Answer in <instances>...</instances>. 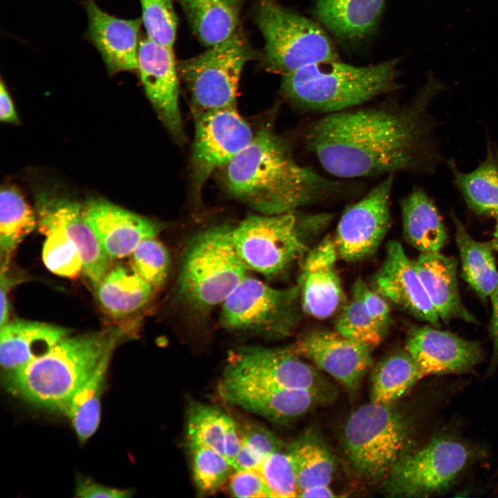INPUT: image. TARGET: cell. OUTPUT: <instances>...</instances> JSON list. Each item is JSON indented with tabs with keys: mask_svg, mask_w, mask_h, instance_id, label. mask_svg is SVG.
<instances>
[{
	"mask_svg": "<svg viewBox=\"0 0 498 498\" xmlns=\"http://www.w3.org/2000/svg\"><path fill=\"white\" fill-rule=\"evenodd\" d=\"M443 89L431 73L407 103L365 104L322 115L304 128V146L336 178L421 171L432 155L427 109Z\"/></svg>",
	"mask_w": 498,
	"mask_h": 498,
	"instance_id": "1",
	"label": "cell"
},
{
	"mask_svg": "<svg viewBox=\"0 0 498 498\" xmlns=\"http://www.w3.org/2000/svg\"><path fill=\"white\" fill-rule=\"evenodd\" d=\"M230 194L262 214H277L349 194L352 187L299 164L269 125L223 168Z\"/></svg>",
	"mask_w": 498,
	"mask_h": 498,
	"instance_id": "2",
	"label": "cell"
},
{
	"mask_svg": "<svg viewBox=\"0 0 498 498\" xmlns=\"http://www.w3.org/2000/svg\"><path fill=\"white\" fill-rule=\"evenodd\" d=\"M122 327L70 336L21 369L7 376L10 391L44 408L64 412L79 388L112 352Z\"/></svg>",
	"mask_w": 498,
	"mask_h": 498,
	"instance_id": "3",
	"label": "cell"
},
{
	"mask_svg": "<svg viewBox=\"0 0 498 498\" xmlns=\"http://www.w3.org/2000/svg\"><path fill=\"white\" fill-rule=\"evenodd\" d=\"M398 60L355 66L324 61L282 75L280 93L297 111L324 115L365 105L400 89Z\"/></svg>",
	"mask_w": 498,
	"mask_h": 498,
	"instance_id": "4",
	"label": "cell"
},
{
	"mask_svg": "<svg viewBox=\"0 0 498 498\" xmlns=\"http://www.w3.org/2000/svg\"><path fill=\"white\" fill-rule=\"evenodd\" d=\"M231 227L216 225L194 235L181 255L176 282L177 301L205 316L221 304L248 275L234 248Z\"/></svg>",
	"mask_w": 498,
	"mask_h": 498,
	"instance_id": "5",
	"label": "cell"
},
{
	"mask_svg": "<svg viewBox=\"0 0 498 498\" xmlns=\"http://www.w3.org/2000/svg\"><path fill=\"white\" fill-rule=\"evenodd\" d=\"M332 218L328 213L304 214L299 210L251 215L231 227V239L248 270L272 278L302 259L311 248L309 242Z\"/></svg>",
	"mask_w": 498,
	"mask_h": 498,
	"instance_id": "6",
	"label": "cell"
},
{
	"mask_svg": "<svg viewBox=\"0 0 498 498\" xmlns=\"http://www.w3.org/2000/svg\"><path fill=\"white\" fill-rule=\"evenodd\" d=\"M255 21L264 38L263 64L269 72L283 75L339 59L331 39L318 24L275 0H260Z\"/></svg>",
	"mask_w": 498,
	"mask_h": 498,
	"instance_id": "7",
	"label": "cell"
},
{
	"mask_svg": "<svg viewBox=\"0 0 498 498\" xmlns=\"http://www.w3.org/2000/svg\"><path fill=\"white\" fill-rule=\"evenodd\" d=\"M412 428L405 415L370 402L356 409L344 428V443L355 470L371 481L385 479L408 452Z\"/></svg>",
	"mask_w": 498,
	"mask_h": 498,
	"instance_id": "8",
	"label": "cell"
},
{
	"mask_svg": "<svg viewBox=\"0 0 498 498\" xmlns=\"http://www.w3.org/2000/svg\"><path fill=\"white\" fill-rule=\"evenodd\" d=\"M255 55L238 30L230 39L178 64L190 99L193 118L237 107L239 82L244 65Z\"/></svg>",
	"mask_w": 498,
	"mask_h": 498,
	"instance_id": "9",
	"label": "cell"
},
{
	"mask_svg": "<svg viewBox=\"0 0 498 498\" xmlns=\"http://www.w3.org/2000/svg\"><path fill=\"white\" fill-rule=\"evenodd\" d=\"M297 285L276 288L248 275L221 304L220 323L233 332L284 338L300 317Z\"/></svg>",
	"mask_w": 498,
	"mask_h": 498,
	"instance_id": "10",
	"label": "cell"
},
{
	"mask_svg": "<svg viewBox=\"0 0 498 498\" xmlns=\"http://www.w3.org/2000/svg\"><path fill=\"white\" fill-rule=\"evenodd\" d=\"M470 448L451 437H437L406 453L384 479L393 497H425L448 490L469 463Z\"/></svg>",
	"mask_w": 498,
	"mask_h": 498,
	"instance_id": "11",
	"label": "cell"
},
{
	"mask_svg": "<svg viewBox=\"0 0 498 498\" xmlns=\"http://www.w3.org/2000/svg\"><path fill=\"white\" fill-rule=\"evenodd\" d=\"M194 120L191 169L193 189L198 194L212 174L244 149L255 134L237 107L209 111Z\"/></svg>",
	"mask_w": 498,
	"mask_h": 498,
	"instance_id": "12",
	"label": "cell"
},
{
	"mask_svg": "<svg viewBox=\"0 0 498 498\" xmlns=\"http://www.w3.org/2000/svg\"><path fill=\"white\" fill-rule=\"evenodd\" d=\"M394 176H385L342 214L333 239L341 259L349 262L359 261L379 247L390 225Z\"/></svg>",
	"mask_w": 498,
	"mask_h": 498,
	"instance_id": "13",
	"label": "cell"
},
{
	"mask_svg": "<svg viewBox=\"0 0 498 498\" xmlns=\"http://www.w3.org/2000/svg\"><path fill=\"white\" fill-rule=\"evenodd\" d=\"M222 377L293 389H324L315 369L288 347L249 346L232 349Z\"/></svg>",
	"mask_w": 498,
	"mask_h": 498,
	"instance_id": "14",
	"label": "cell"
},
{
	"mask_svg": "<svg viewBox=\"0 0 498 498\" xmlns=\"http://www.w3.org/2000/svg\"><path fill=\"white\" fill-rule=\"evenodd\" d=\"M288 348L351 390L370 367L374 349L336 331L324 330L304 334Z\"/></svg>",
	"mask_w": 498,
	"mask_h": 498,
	"instance_id": "15",
	"label": "cell"
},
{
	"mask_svg": "<svg viewBox=\"0 0 498 498\" xmlns=\"http://www.w3.org/2000/svg\"><path fill=\"white\" fill-rule=\"evenodd\" d=\"M137 71L158 116L173 138L183 142L178 72L172 48L157 44L148 37L140 40Z\"/></svg>",
	"mask_w": 498,
	"mask_h": 498,
	"instance_id": "16",
	"label": "cell"
},
{
	"mask_svg": "<svg viewBox=\"0 0 498 498\" xmlns=\"http://www.w3.org/2000/svg\"><path fill=\"white\" fill-rule=\"evenodd\" d=\"M405 350L423 377L470 372L483 356L479 342L468 340L431 324L412 327Z\"/></svg>",
	"mask_w": 498,
	"mask_h": 498,
	"instance_id": "17",
	"label": "cell"
},
{
	"mask_svg": "<svg viewBox=\"0 0 498 498\" xmlns=\"http://www.w3.org/2000/svg\"><path fill=\"white\" fill-rule=\"evenodd\" d=\"M217 391L225 402L280 423L305 414L322 398V391L223 377L219 382Z\"/></svg>",
	"mask_w": 498,
	"mask_h": 498,
	"instance_id": "18",
	"label": "cell"
},
{
	"mask_svg": "<svg viewBox=\"0 0 498 498\" xmlns=\"http://www.w3.org/2000/svg\"><path fill=\"white\" fill-rule=\"evenodd\" d=\"M376 290L415 318L440 328L438 316L425 287L402 245L387 243L384 261L374 277Z\"/></svg>",
	"mask_w": 498,
	"mask_h": 498,
	"instance_id": "19",
	"label": "cell"
},
{
	"mask_svg": "<svg viewBox=\"0 0 498 498\" xmlns=\"http://www.w3.org/2000/svg\"><path fill=\"white\" fill-rule=\"evenodd\" d=\"M338 256L334 240L327 236L302 259L297 284L301 306L315 318L330 317L342 302V286L336 268Z\"/></svg>",
	"mask_w": 498,
	"mask_h": 498,
	"instance_id": "20",
	"label": "cell"
},
{
	"mask_svg": "<svg viewBox=\"0 0 498 498\" xmlns=\"http://www.w3.org/2000/svg\"><path fill=\"white\" fill-rule=\"evenodd\" d=\"M84 212L111 259L130 255L142 240L157 237L163 227L159 222L100 198L89 200Z\"/></svg>",
	"mask_w": 498,
	"mask_h": 498,
	"instance_id": "21",
	"label": "cell"
},
{
	"mask_svg": "<svg viewBox=\"0 0 498 498\" xmlns=\"http://www.w3.org/2000/svg\"><path fill=\"white\" fill-rule=\"evenodd\" d=\"M35 201L37 212L49 215L62 225L79 250L82 269L96 288L109 270L111 258L86 221L84 208L50 190L36 192Z\"/></svg>",
	"mask_w": 498,
	"mask_h": 498,
	"instance_id": "22",
	"label": "cell"
},
{
	"mask_svg": "<svg viewBox=\"0 0 498 498\" xmlns=\"http://www.w3.org/2000/svg\"><path fill=\"white\" fill-rule=\"evenodd\" d=\"M87 38L97 48L110 74L137 71L141 19H123L101 10L93 0L84 2Z\"/></svg>",
	"mask_w": 498,
	"mask_h": 498,
	"instance_id": "23",
	"label": "cell"
},
{
	"mask_svg": "<svg viewBox=\"0 0 498 498\" xmlns=\"http://www.w3.org/2000/svg\"><path fill=\"white\" fill-rule=\"evenodd\" d=\"M412 261L441 321L461 320L477 323L460 297L454 257L439 252L421 253Z\"/></svg>",
	"mask_w": 498,
	"mask_h": 498,
	"instance_id": "24",
	"label": "cell"
},
{
	"mask_svg": "<svg viewBox=\"0 0 498 498\" xmlns=\"http://www.w3.org/2000/svg\"><path fill=\"white\" fill-rule=\"evenodd\" d=\"M71 334L67 328L39 322L16 320L0 327V363L10 375L47 353Z\"/></svg>",
	"mask_w": 498,
	"mask_h": 498,
	"instance_id": "25",
	"label": "cell"
},
{
	"mask_svg": "<svg viewBox=\"0 0 498 498\" xmlns=\"http://www.w3.org/2000/svg\"><path fill=\"white\" fill-rule=\"evenodd\" d=\"M385 0H315L317 18L333 35L356 43L376 29Z\"/></svg>",
	"mask_w": 498,
	"mask_h": 498,
	"instance_id": "26",
	"label": "cell"
},
{
	"mask_svg": "<svg viewBox=\"0 0 498 498\" xmlns=\"http://www.w3.org/2000/svg\"><path fill=\"white\" fill-rule=\"evenodd\" d=\"M405 241L421 253L439 252L446 243L447 232L430 196L415 186L400 201Z\"/></svg>",
	"mask_w": 498,
	"mask_h": 498,
	"instance_id": "27",
	"label": "cell"
},
{
	"mask_svg": "<svg viewBox=\"0 0 498 498\" xmlns=\"http://www.w3.org/2000/svg\"><path fill=\"white\" fill-rule=\"evenodd\" d=\"M199 41L208 48L238 30L243 0H177Z\"/></svg>",
	"mask_w": 498,
	"mask_h": 498,
	"instance_id": "28",
	"label": "cell"
},
{
	"mask_svg": "<svg viewBox=\"0 0 498 498\" xmlns=\"http://www.w3.org/2000/svg\"><path fill=\"white\" fill-rule=\"evenodd\" d=\"M187 433L189 445L211 448L232 464L241 444L239 430L231 417L205 405L194 404L190 407Z\"/></svg>",
	"mask_w": 498,
	"mask_h": 498,
	"instance_id": "29",
	"label": "cell"
},
{
	"mask_svg": "<svg viewBox=\"0 0 498 498\" xmlns=\"http://www.w3.org/2000/svg\"><path fill=\"white\" fill-rule=\"evenodd\" d=\"M462 277L481 299L485 300L498 286V270L490 242L473 239L461 221L452 214Z\"/></svg>",
	"mask_w": 498,
	"mask_h": 498,
	"instance_id": "30",
	"label": "cell"
},
{
	"mask_svg": "<svg viewBox=\"0 0 498 498\" xmlns=\"http://www.w3.org/2000/svg\"><path fill=\"white\" fill-rule=\"evenodd\" d=\"M95 288L102 308L115 317L129 315L140 310L154 290L131 268L121 266L109 270Z\"/></svg>",
	"mask_w": 498,
	"mask_h": 498,
	"instance_id": "31",
	"label": "cell"
},
{
	"mask_svg": "<svg viewBox=\"0 0 498 498\" xmlns=\"http://www.w3.org/2000/svg\"><path fill=\"white\" fill-rule=\"evenodd\" d=\"M455 185L468 207L479 215L498 216V156L488 148L483 162L473 171L463 173L450 164Z\"/></svg>",
	"mask_w": 498,
	"mask_h": 498,
	"instance_id": "32",
	"label": "cell"
},
{
	"mask_svg": "<svg viewBox=\"0 0 498 498\" xmlns=\"http://www.w3.org/2000/svg\"><path fill=\"white\" fill-rule=\"evenodd\" d=\"M423 377L416 362L406 351L386 356L374 369L371 402L393 405Z\"/></svg>",
	"mask_w": 498,
	"mask_h": 498,
	"instance_id": "33",
	"label": "cell"
},
{
	"mask_svg": "<svg viewBox=\"0 0 498 498\" xmlns=\"http://www.w3.org/2000/svg\"><path fill=\"white\" fill-rule=\"evenodd\" d=\"M37 224L34 211L21 192L6 186L0 193L1 266H8L13 250Z\"/></svg>",
	"mask_w": 498,
	"mask_h": 498,
	"instance_id": "34",
	"label": "cell"
},
{
	"mask_svg": "<svg viewBox=\"0 0 498 498\" xmlns=\"http://www.w3.org/2000/svg\"><path fill=\"white\" fill-rule=\"evenodd\" d=\"M111 354L106 356L72 397L64 412L81 443L96 431L100 421V397Z\"/></svg>",
	"mask_w": 498,
	"mask_h": 498,
	"instance_id": "35",
	"label": "cell"
},
{
	"mask_svg": "<svg viewBox=\"0 0 498 498\" xmlns=\"http://www.w3.org/2000/svg\"><path fill=\"white\" fill-rule=\"evenodd\" d=\"M37 225L46 237L42 250L46 267L54 274L73 278L82 269L79 250L62 225L49 215L37 212Z\"/></svg>",
	"mask_w": 498,
	"mask_h": 498,
	"instance_id": "36",
	"label": "cell"
},
{
	"mask_svg": "<svg viewBox=\"0 0 498 498\" xmlns=\"http://www.w3.org/2000/svg\"><path fill=\"white\" fill-rule=\"evenodd\" d=\"M290 450L295 463L299 492L313 486L330 484L335 470L334 460L321 442L307 436L295 443Z\"/></svg>",
	"mask_w": 498,
	"mask_h": 498,
	"instance_id": "37",
	"label": "cell"
},
{
	"mask_svg": "<svg viewBox=\"0 0 498 498\" xmlns=\"http://www.w3.org/2000/svg\"><path fill=\"white\" fill-rule=\"evenodd\" d=\"M363 283L361 278L355 282L351 300L342 310L334 327L341 335L374 348L382 342L386 333L366 309L362 299Z\"/></svg>",
	"mask_w": 498,
	"mask_h": 498,
	"instance_id": "38",
	"label": "cell"
},
{
	"mask_svg": "<svg viewBox=\"0 0 498 498\" xmlns=\"http://www.w3.org/2000/svg\"><path fill=\"white\" fill-rule=\"evenodd\" d=\"M170 264L169 252L156 237L142 240L130 255L131 268L154 289L166 282Z\"/></svg>",
	"mask_w": 498,
	"mask_h": 498,
	"instance_id": "39",
	"label": "cell"
},
{
	"mask_svg": "<svg viewBox=\"0 0 498 498\" xmlns=\"http://www.w3.org/2000/svg\"><path fill=\"white\" fill-rule=\"evenodd\" d=\"M193 476L199 490L212 493L230 477L234 470L231 462L219 452L203 446L189 445Z\"/></svg>",
	"mask_w": 498,
	"mask_h": 498,
	"instance_id": "40",
	"label": "cell"
},
{
	"mask_svg": "<svg viewBox=\"0 0 498 498\" xmlns=\"http://www.w3.org/2000/svg\"><path fill=\"white\" fill-rule=\"evenodd\" d=\"M272 497H296L299 489L293 457L290 449L268 455L259 469Z\"/></svg>",
	"mask_w": 498,
	"mask_h": 498,
	"instance_id": "41",
	"label": "cell"
},
{
	"mask_svg": "<svg viewBox=\"0 0 498 498\" xmlns=\"http://www.w3.org/2000/svg\"><path fill=\"white\" fill-rule=\"evenodd\" d=\"M142 22L147 37L172 48L176 39L177 19L171 0H140Z\"/></svg>",
	"mask_w": 498,
	"mask_h": 498,
	"instance_id": "42",
	"label": "cell"
},
{
	"mask_svg": "<svg viewBox=\"0 0 498 498\" xmlns=\"http://www.w3.org/2000/svg\"><path fill=\"white\" fill-rule=\"evenodd\" d=\"M229 477L230 491L234 497H272L259 470H234Z\"/></svg>",
	"mask_w": 498,
	"mask_h": 498,
	"instance_id": "43",
	"label": "cell"
},
{
	"mask_svg": "<svg viewBox=\"0 0 498 498\" xmlns=\"http://www.w3.org/2000/svg\"><path fill=\"white\" fill-rule=\"evenodd\" d=\"M239 432L241 442L264 460L270 454L282 450V442L261 426L246 424Z\"/></svg>",
	"mask_w": 498,
	"mask_h": 498,
	"instance_id": "44",
	"label": "cell"
},
{
	"mask_svg": "<svg viewBox=\"0 0 498 498\" xmlns=\"http://www.w3.org/2000/svg\"><path fill=\"white\" fill-rule=\"evenodd\" d=\"M362 299L367 311L378 326L386 333L391 322L390 308L384 297L371 290L364 282Z\"/></svg>",
	"mask_w": 498,
	"mask_h": 498,
	"instance_id": "45",
	"label": "cell"
},
{
	"mask_svg": "<svg viewBox=\"0 0 498 498\" xmlns=\"http://www.w3.org/2000/svg\"><path fill=\"white\" fill-rule=\"evenodd\" d=\"M131 495L129 490L110 488L90 480L77 482L75 496L82 498H126Z\"/></svg>",
	"mask_w": 498,
	"mask_h": 498,
	"instance_id": "46",
	"label": "cell"
},
{
	"mask_svg": "<svg viewBox=\"0 0 498 498\" xmlns=\"http://www.w3.org/2000/svg\"><path fill=\"white\" fill-rule=\"evenodd\" d=\"M492 316L490 332L492 342V353L488 369V373L492 374L498 366V286L490 296Z\"/></svg>",
	"mask_w": 498,
	"mask_h": 498,
	"instance_id": "47",
	"label": "cell"
},
{
	"mask_svg": "<svg viewBox=\"0 0 498 498\" xmlns=\"http://www.w3.org/2000/svg\"><path fill=\"white\" fill-rule=\"evenodd\" d=\"M264 459L241 442L232 461L234 470H259Z\"/></svg>",
	"mask_w": 498,
	"mask_h": 498,
	"instance_id": "48",
	"label": "cell"
},
{
	"mask_svg": "<svg viewBox=\"0 0 498 498\" xmlns=\"http://www.w3.org/2000/svg\"><path fill=\"white\" fill-rule=\"evenodd\" d=\"M0 120L8 123L16 124L19 122L14 104L2 80L0 86Z\"/></svg>",
	"mask_w": 498,
	"mask_h": 498,
	"instance_id": "49",
	"label": "cell"
},
{
	"mask_svg": "<svg viewBox=\"0 0 498 498\" xmlns=\"http://www.w3.org/2000/svg\"><path fill=\"white\" fill-rule=\"evenodd\" d=\"M0 277V327H2L8 322L10 311L8 290L10 281L7 276V268H1Z\"/></svg>",
	"mask_w": 498,
	"mask_h": 498,
	"instance_id": "50",
	"label": "cell"
},
{
	"mask_svg": "<svg viewBox=\"0 0 498 498\" xmlns=\"http://www.w3.org/2000/svg\"><path fill=\"white\" fill-rule=\"evenodd\" d=\"M336 495L329 485H317L302 490L299 492L300 497H333Z\"/></svg>",
	"mask_w": 498,
	"mask_h": 498,
	"instance_id": "51",
	"label": "cell"
},
{
	"mask_svg": "<svg viewBox=\"0 0 498 498\" xmlns=\"http://www.w3.org/2000/svg\"><path fill=\"white\" fill-rule=\"evenodd\" d=\"M496 218V224L495 230L493 232L492 239L490 241L492 247L494 250L498 252V216Z\"/></svg>",
	"mask_w": 498,
	"mask_h": 498,
	"instance_id": "52",
	"label": "cell"
}]
</instances>
